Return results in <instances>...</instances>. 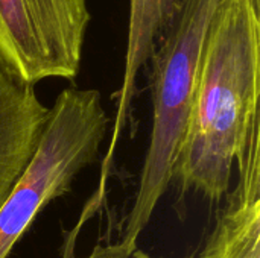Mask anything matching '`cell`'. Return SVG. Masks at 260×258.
<instances>
[{
	"instance_id": "obj_4",
	"label": "cell",
	"mask_w": 260,
	"mask_h": 258,
	"mask_svg": "<svg viewBox=\"0 0 260 258\" xmlns=\"http://www.w3.org/2000/svg\"><path fill=\"white\" fill-rule=\"evenodd\" d=\"M90 18L87 0H0V67L26 87L73 81Z\"/></svg>"
},
{
	"instance_id": "obj_7",
	"label": "cell",
	"mask_w": 260,
	"mask_h": 258,
	"mask_svg": "<svg viewBox=\"0 0 260 258\" xmlns=\"http://www.w3.org/2000/svg\"><path fill=\"white\" fill-rule=\"evenodd\" d=\"M181 0H131V17H129V36H128V49H126V64L123 82L119 91V105L117 114L114 120V129L111 140L108 143V151L102 161L101 179L93 202L101 204L105 198L107 181L110 178V172L113 167L116 146L119 143L122 129L125 123H128L129 106L134 94V82L136 75L142 68V65L151 58L155 49V38L161 36V33L172 23Z\"/></svg>"
},
{
	"instance_id": "obj_2",
	"label": "cell",
	"mask_w": 260,
	"mask_h": 258,
	"mask_svg": "<svg viewBox=\"0 0 260 258\" xmlns=\"http://www.w3.org/2000/svg\"><path fill=\"white\" fill-rule=\"evenodd\" d=\"M219 0H181L151 55L152 128L133 207L125 220L126 248H137L139 237L171 186L172 163L192 108L206 35Z\"/></svg>"
},
{
	"instance_id": "obj_9",
	"label": "cell",
	"mask_w": 260,
	"mask_h": 258,
	"mask_svg": "<svg viewBox=\"0 0 260 258\" xmlns=\"http://www.w3.org/2000/svg\"><path fill=\"white\" fill-rule=\"evenodd\" d=\"M251 2H253V5H254L257 9H260V0H251Z\"/></svg>"
},
{
	"instance_id": "obj_1",
	"label": "cell",
	"mask_w": 260,
	"mask_h": 258,
	"mask_svg": "<svg viewBox=\"0 0 260 258\" xmlns=\"http://www.w3.org/2000/svg\"><path fill=\"white\" fill-rule=\"evenodd\" d=\"M260 9L251 0H219L201 52L187 125L171 184L212 202L225 198L259 120Z\"/></svg>"
},
{
	"instance_id": "obj_8",
	"label": "cell",
	"mask_w": 260,
	"mask_h": 258,
	"mask_svg": "<svg viewBox=\"0 0 260 258\" xmlns=\"http://www.w3.org/2000/svg\"><path fill=\"white\" fill-rule=\"evenodd\" d=\"M82 258H160L149 255L148 252L137 248H126L120 242L117 243H98L85 257ZM193 258V257H186Z\"/></svg>"
},
{
	"instance_id": "obj_5",
	"label": "cell",
	"mask_w": 260,
	"mask_h": 258,
	"mask_svg": "<svg viewBox=\"0 0 260 258\" xmlns=\"http://www.w3.org/2000/svg\"><path fill=\"white\" fill-rule=\"evenodd\" d=\"M238 169V187L225 195L200 258H260V119Z\"/></svg>"
},
{
	"instance_id": "obj_3",
	"label": "cell",
	"mask_w": 260,
	"mask_h": 258,
	"mask_svg": "<svg viewBox=\"0 0 260 258\" xmlns=\"http://www.w3.org/2000/svg\"><path fill=\"white\" fill-rule=\"evenodd\" d=\"M107 129L98 90L69 87L58 94L30 163L0 207V258L9 255L37 216L69 193L73 179L96 161Z\"/></svg>"
},
{
	"instance_id": "obj_6",
	"label": "cell",
	"mask_w": 260,
	"mask_h": 258,
	"mask_svg": "<svg viewBox=\"0 0 260 258\" xmlns=\"http://www.w3.org/2000/svg\"><path fill=\"white\" fill-rule=\"evenodd\" d=\"M50 108L0 67V207L30 163Z\"/></svg>"
}]
</instances>
